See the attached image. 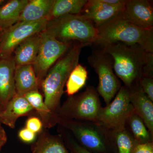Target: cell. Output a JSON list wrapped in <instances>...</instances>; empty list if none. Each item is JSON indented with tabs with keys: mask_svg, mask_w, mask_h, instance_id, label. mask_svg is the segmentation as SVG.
Listing matches in <instances>:
<instances>
[{
	"mask_svg": "<svg viewBox=\"0 0 153 153\" xmlns=\"http://www.w3.org/2000/svg\"><path fill=\"white\" fill-rule=\"evenodd\" d=\"M16 67L13 56L0 58V107L2 111L16 94L15 82Z\"/></svg>",
	"mask_w": 153,
	"mask_h": 153,
	"instance_id": "12",
	"label": "cell"
},
{
	"mask_svg": "<svg viewBox=\"0 0 153 153\" xmlns=\"http://www.w3.org/2000/svg\"><path fill=\"white\" fill-rule=\"evenodd\" d=\"M130 117L131 128L135 137L141 141L149 140V135L142 120L136 115H132Z\"/></svg>",
	"mask_w": 153,
	"mask_h": 153,
	"instance_id": "24",
	"label": "cell"
},
{
	"mask_svg": "<svg viewBox=\"0 0 153 153\" xmlns=\"http://www.w3.org/2000/svg\"><path fill=\"white\" fill-rule=\"evenodd\" d=\"M130 101L138 116L144 123L149 131L153 132V104L152 101L141 89L130 94Z\"/></svg>",
	"mask_w": 153,
	"mask_h": 153,
	"instance_id": "17",
	"label": "cell"
},
{
	"mask_svg": "<svg viewBox=\"0 0 153 153\" xmlns=\"http://www.w3.org/2000/svg\"><path fill=\"white\" fill-rule=\"evenodd\" d=\"M45 31L60 42L71 44L76 42L84 47L95 44L98 38L97 28L80 14L49 21Z\"/></svg>",
	"mask_w": 153,
	"mask_h": 153,
	"instance_id": "4",
	"label": "cell"
},
{
	"mask_svg": "<svg viewBox=\"0 0 153 153\" xmlns=\"http://www.w3.org/2000/svg\"><path fill=\"white\" fill-rule=\"evenodd\" d=\"M134 111L130 101V93L127 88L123 87L112 102L105 107L100 108L97 121L109 128L121 130L126 121Z\"/></svg>",
	"mask_w": 153,
	"mask_h": 153,
	"instance_id": "7",
	"label": "cell"
},
{
	"mask_svg": "<svg viewBox=\"0 0 153 153\" xmlns=\"http://www.w3.org/2000/svg\"><path fill=\"white\" fill-rule=\"evenodd\" d=\"M41 34V46L36 61L33 64L40 86L49 69L72 45L71 43L58 41L45 30Z\"/></svg>",
	"mask_w": 153,
	"mask_h": 153,
	"instance_id": "6",
	"label": "cell"
},
{
	"mask_svg": "<svg viewBox=\"0 0 153 153\" xmlns=\"http://www.w3.org/2000/svg\"><path fill=\"white\" fill-rule=\"evenodd\" d=\"M64 108L67 116L95 121L101 108L97 92L89 86L80 95L69 100Z\"/></svg>",
	"mask_w": 153,
	"mask_h": 153,
	"instance_id": "9",
	"label": "cell"
},
{
	"mask_svg": "<svg viewBox=\"0 0 153 153\" xmlns=\"http://www.w3.org/2000/svg\"><path fill=\"white\" fill-rule=\"evenodd\" d=\"M126 2L120 5L113 6L105 4L102 0H88L79 14L97 28L118 16Z\"/></svg>",
	"mask_w": 153,
	"mask_h": 153,
	"instance_id": "11",
	"label": "cell"
},
{
	"mask_svg": "<svg viewBox=\"0 0 153 153\" xmlns=\"http://www.w3.org/2000/svg\"><path fill=\"white\" fill-rule=\"evenodd\" d=\"M141 89L153 101V80L151 76H144L141 80Z\"/></svg>",
	"mask_w": 153,
	"mask_h": 153,
	"instance_id": "27",
	"label": "cell"
},
{
	"mask_svg": "<svg viewBox=\"0 0 153 153\" xmlns=\"http://www.w3.org/2000/svg\"><path fill=\"white\" fill-rule=\"evenodd\" d=\"M0 31H1V30H0Z\"/></svg>",
	"mask_w": 153,
	"mask_h": 153,
	"instance_id": "34",
	"label": "cell"
},
{
	"mask_svg": "<svg viewBox=\"0 0 153 153\" xmlns=\"http://www.w3.org/2000/svg\"><path fill=\"white\" fill-rule=\"evenodd\" d=\"M58 122H61L70 129L81 143L86 147L99 151H103L105 149L101 136L93 128L70 121L60 119Z\"/></svg>",
	"mask_w": 153,
	"mask_h": 153,
	"instance_id": "14",
	"label": "cell"
},
{
	"mask_svg": "<svg viewBox=\"0 0 153 153\" xmlns=\"http://www.w3.org/2000/svg\"><path fill=\"white\" fill-rule=\"evenodd\" d=\"M28 0H10L0 7L1 32L8 29L19 21Z\"/></svg>",
	"mask_w": 153,
	"mask_h": 153,
	"instance_id": "20",
	"label": "cell"
},
{
	"mask_svg": "<svg viewBox=\"0 0 153 153\" xmlns=\"http://www.w3.org/2000/svg\"><path fill=\"white\" fill-rule=\"evenodd\" d=\"M88 60L98 74L97 91L108 105L120 88L119 81L114 73L112 57L102 48L92 52Z\"/></svg>",
	"mask_w": 153,
	"mask_h": 153,
	"instance_id": "5",
	"label": "cell"
},
{
	"mask_svg": "<svg viewBox=\"0 0 153 153\" xmlns=\"http://www.w3.org/2000/svg\"><path fill=\"white\" fill-rule=\"evenodd\" d=\"M34 111L24 96L16 94L0 114V124L14 128L19 118L30 115Z\"/></svg>",
	"mask_w": 153,
	"mask_h": 153,
	"instance_id": "13",
	"label": "cell"
},
{
	"mask_svg": "<svg viewBox=\"0 0 153 153\" xmlns=\"http://www.w3.org/2000/svg\"><path fill=\"white\" fill-rule=\"evenodd\" d=\"M19 137L24 142L31 143L36 140V134L31 131L26 127L22 128L19 132Z\"/></svg>",
	"mask_w": 153,
	"mask_h": 153,
	"instance_id": "28",
	"label": "cell"
},
{
	"mask_svg": "<svg viewBox=\"0 0 153 153\" xmlns=\"http://www.w3.org/2000/svg\"><path fill=\"white\" fill-rule=\"evenodd\" d=\"M116 140L119 153H131L133 142L129 135L123 130L119 131L117 134Z\"/></svg>",
	"mask_w": 153,
	"mask_h": 153,
	"instance_id": "25",
	"label": "cell"
},
{
	"mask_svg": "<svg viewBox=\"0 0 153 153\" xmlns=\"http://www.w3.org/2000/svg\"><path fill=\"white\" fill-rule=\"evenodd\" d=\"M32 153H68L60 140L42 131L31 147Z\"/></svg>",
	"mask_w": 153,
	"mask_h": 153,
	"instance_id": "22",
	"label": "cell"
},
{
	"mask_svg": "<svg viewBox=\"0 0 153 153\" xmlns=\"http://www.w3.org/2000/svg\"><path fill=\"white\" fill-rule=\"evenodd\" d=\"M7 142V140L0 139V151L1 149L2 148L5 144Z\"/></svg>",
	"mask_w": 153,
	"mask_h": 153,
	"instance_id": "32",
	"label": "cell"
},
{
	"mask_svg": "<svg viewBox=\"0 0 153 153\" xmlns=\"http://www.w3.org/2000/svg\"><path fill=\"white\" fill-rule=\"evenodd\" d=\"M16 93L24 96L26 94L38 91L40 88L33 65L16 66L15 71Z\"/></svg>",
	"mask_w": 153,
	"mask_h": 153,
	"instance_id": "16",
	"label": "cell"
},
{
	"mask_svg": "<svg viewBox=\"0 0 153 153\" xmlns=\"http://www.w3.org/2000/svg\"><path fill=\"white\" fill-rule=\"evenodd\" d=\"M1 107H0V114H1ZM0 125H1V124H0Z\"/></svg>",
	"mask_w": 153,
	"mask_h": 153,
	"instance_id": "33",
	"label": "cell"
},
{
	"mask_svg": "<svg viewBox=\"0 0 153 153\" xmlns=\"http://www.w3.org/2000/svg\"><path fill=\"white\" fill-rule=\"evenodd\" d=\"M95 44L102 46L120 42L140 46L147 52H153V30L137 27L119 16L97 28Z\"/></svg>",
	"mask_w": 153,
	"mask_h": 153,
	"instance_id": "3",
	"label": "cell"
},
{
	"mask_svg": "<svg viewBox=\"0 0 153 153\" xmlns=\"http://www.w3.org/2000/svg\"><path fill=\"white\" fill-rule=\"evenodd\" d=\"M43 127L41 119L37 117L32 116L29 117L26 121V128L36 134L42 131Z\"/></svg>",
	"mask_w": 153,
	"mask_h": 153,
	"instance_id": "26",
	"label": "cell"
},
{
	"mask_svg": "<svg viewBox=\"0 0 153 153\" xmlns=\"http://www.w3.org/2000/svg\"><path fill=\"white\" fill-rule=\"evenodd\" d=\"M41 33L29 37L14 50L13 57L16 66L34 64L41 46Z\"/></svg>",
	"mask_w": 153,
	"mask_h": 153,
	"instance_id": "15",
	"label": "cell"
},
{
	"mask_svg": "<svg viewBox=\"0 0 153 153\" xmlns=\"http://www.w3.org/2000/svg\"><path fill=\"white\" fill-rule=\"evenodd\" d=\"M152 152H153L152 145L145 143L137 146L134 153H151Z\"/></svg>",
	"mask_w": 153,
	"mask_h": 153,
	"instance_id": "29",
	"label": "cell"
},
{
	"mask_svg": "<svg viewBox=\"0 0 153 153\" xmlns=\"http://www.w3.org/2000/svg\"><path fill=\"white\" fill-rule=\"evenodd\" d=\"M24 96L39 115L44 128H50L59 122L60 118L47 106L42 94L38 91H31Z\"/></svg>",
	"mask_w": 153,
	"mask_h": 153,
	"instance_id": "18",
	"label": "cell"
},
{
	"mask_svg": "<svg viewBox=\"0 0 153 153\" xmlns=\"http://www.w3.org/2000/svg\"><path fill=\"white\" fill-rule=\"evenodd\" d=\"M49 21L18 22L1 32L0 58L10 57L19 44L33 35L45 30Z\"/></svg>",
	"mask_w": 153,
	"mask_h": 153,
	"instance_id": "8",
	"label": "cell"
},
{
	"mask_svg": "<svg viewBox=\"0 0 153 153\" xmlns=\"http://www.w3.org/2000/svg\"><path fill=\"white\" fill-rule=\"evenodd\" d=\"M102 47L112 57L114 71L127 87L143 75L148 64L153 61V52H147L138 45L116 42Z\"/></svg>",
	"mask_w": 153,
	"mask_h": 153,
	"instance_id": "1",
	"label": "cell"
},
{
	"mask_svg": "<svg viewBox=\"0 0 153 153\" xmlns=\"http://www.w3.org/2000/svg\"><path fill=\"white\" fill-rule=\"evenodd\" d=\"M68 140L71 147L75 153H92L79 146L77 143L71 138H68Z\"/></svg>",
	"mask_w": 153,
	"mask_h": 153,
	"instance_id": "30",
	"label": "cell"
},
{
	"mask_svg": "<svg viewBox=\"0 0 153 153\" xmlns=\"http://www.w3.org/2000/svg\"><path fill=\"white\" fill-rule=\"evenodd\" d=\"M82 44L75 43L53 65L41 82L44 101L55 112L60 103L63 88L71 71L78 64Z\"/></svg>",
	"mask_w": 153,
	"mask_h": 153,
	"instance_id": "2",
	"label": "cell"
},
{
	"mask_svg": "<svg viewBox=\"0 0 153 153\" xmlns=\"http://www.w3.org/2000/svg\"><path fill=\"white\" fill-rule=\"evenodd\" d=\"M120 16L137 27L153 30V7L152 1L126 0Z\"/></svg>",
	"mask_w": 153,
	"mask_h": 153,
	"instance_id": "10",
	"label": "cell"
},
{
	"mask_svg": "<svg viewBox=\"0 0 153 153\" xmlns=\"http://www.w3.org/2000/svg\"><path fill=\"white\" fill-rule=\"evenodd\" d=\"M88 0H55L47 20L49 21L82 12Z\"/></svg>",
	"mask_w": 153,
	"mask_h": 153,
	"instance_id": "21",
	"label": "cell"
},
{
	"mask_svg": "<svg viewBox=\"0 0 153 153\" xmlns=\"http://www.w3.org/2000/svg\"><path fill=\"white\" fill-rule=\"evenodd\" d=\"M0 139L7 140L5 131L1 125H0Z\"/></svg>",
	"mask_w": 153,
	"mask_h": 153,
	"instance_id": "31",
	"label": "cell"
},
{
	"mask_svg": "<svg viewBox=\"0 0 153 153\" xmlns=\"http://www.w3.org/2000/svg\"><path fill=\"white\" fill-rule=\"evenodd\" d=\"M88 74L86 68L79 63L73 68L66 82V92L67 95L69 96L74 95L84 86L87 80Z\"/></svg>",
	"mask_w": 153,
	"mask_h": 153,
	"instance_id": "23",
	"label": "cell"
},
{
	"mask_svg": "<svg viewBox=\"0 0 153 153\" xmlns=\"http://www.w3.org/2000/svg\"><path fill=\"white\" fill-rule=\"evenodd\" d=\"M54 2L55 0L29 1L22 11L18 22H34L47 20Z\"/></svg>",
	"mask_w": 153,
	"mask_h": 153,
	"instance_id": "19",
	"label": "cell"
}]
</instances>
